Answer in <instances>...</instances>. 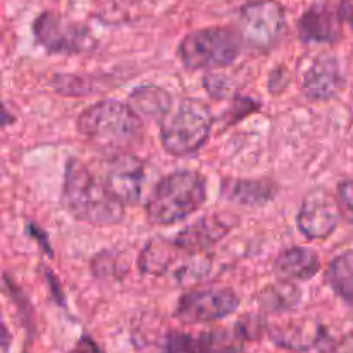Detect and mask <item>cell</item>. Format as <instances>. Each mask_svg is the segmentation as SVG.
I'll use <instances>...</instances> for the list:
<instances>
[{"label": "cell", "instance_id": "cell-14", "mask_svg": "<svg viewBox=\"0 0 353 353\" xmlns=\"http://www.w3.org/2000/svg\"><path fill=\"white\" fill-rule=\"evenodd\" d=\"M228 231H230V224H226V221L221 216L202 217L195 224L183 230L174 243L179 250L196 254L216 245L221 238L226 236Z\"/></svg>", "mask_w": 353, "mask_h": 353}, {"label": "cell", "instance_id": "cell-11", "mask_svg": "<svg viewBox=\"0 0 353 353\" xmlns=\"http://www.w3.org/2000/svg\"><path fill=\"white\" fill-rule=\"evenodd\" d=\"M100 178L105 183L109 192L123 203L131 207L140 200L143 185V164L130 152L112 154L102 164Z\"/></svg>", "mask_w": 353, "mask_h": 353}, {"label": "cell", "instance_id": "cell-16", "mask_svg": "<svg viewBox=\"0 0 353 353\" xmlns=\"http://www.w3.org/2000/svg\"><path fill=\"white\" fill-rule=\"evenodd\" d=\"M319 257L316 252L303 247L288 248L281 252L276 259L274 269L283 279H296V281H305V279L314 278L319 271Z\"/></svg>", "mask_w": 353, "mask_h": 353}, {"label": "cell", "instance_id": "cell-13", "mask_svg": "<svg viewBox=\"0 0 353 353\" xmlns=\"http://www.w3.org/2000/svg\"><path fill=\"white\" fill-rule=\"evenodd\" d=\"M302 88L305 95L314 100H327L336 97L338 92L343 88V76L336 59H316L303 74Z\"/></svg>", "mask_w": 353, "mask_h": 353}, {"label": "cell", "instance_id": "cell-21", "mask_svg": "<svg viewBox=\"0 0 353 353\" xmlns=\"http://www.w3.org/2000/svg\"><path fill=\"white\" fill-rule=\"evenodd\" d=\"M299 299L300 293L296 286L281 283L278 286H269V290L264 295V305H269L271 309L276 310H286L295 307L299 303Z\"/></svg>", "mask_w": 353, "mask_h": 353}, {"label": "cell", "instance_id": "cell-2", "mask_svg": "<svg viewBox=\"0 0 353 353\" xmlns=\"http://www.w3.org/2000/svg\"><path fill=\"white\" fill-rule=\"evenodd\" d=\"M78 130L97 147L112 154L128 152L143 133V124L130 105L103 100L88 107L78 117Z\"/></svg>", "mask_w": 353, "mask_h": 353}, {"label": "cell", "instance_id": "cell-4", "mask_svg": "<svg viewBox=\"0 0 353 353\" xmlns=\"http://www.w3.org/2000/svg\"><path fill=\"white\" fill-rule=\"evenodd\" d=\"M240 31L226 26H210L192 31L181 40L178 55L188 69L224 68L241 54Z\"/></svg>", "mask_w": 353, "mask_h": 353}, {"label": "cell", "instance_id": "cell-22", "mask_svg": "<svg viewBox=\"0 0 353 353\" xmlns=\"http://www.w3.org/2000/svg\"><path fill=\"white\" fill-rule=\"evenodd\" d=\"M336 200L341 210V217L353 224V179H347L338 186Z\"/></svg>", "mask_w": 353, "mask_h": 353}, {"label": "cell", "instance_id": "cell-20", "mask_svg": "<svg viewBox=\"0 0 353 353\" xmlns=\"http://www.w3.org/2000/svg\"><path fill=\"white\" fill-rule=\"evenodd\" d=\"M224 195L241 203H265L274 196V186L265 181H226Z\"/></svg>", "mask_w": 353, "mask_h": 353}, {"label": "cell", "instance_id": "cell-19", "mask_svg": "<svg viewBox=\"0 0 353 353\" xmlns=\"http://www.w3.org/2000/svg\"><path fill=\"white\" fill-rule=\"evenodd\" d=\"M326 278L334 293L353 305V250L338 255L331 262Z\"/></svg>", "mask_w": 353, "mask_h": 353}, {"label": "cell", "instance_id": "cell-18", "mask_svg": "<svg viewBox=\"0 0 353 353\" xmlns=\"http://www.w3.org/2000/svg\"><path fill=\"white\" fill-rule=\"evenodd\" d=\"M178 250L179 248L176 247L174 241L154 240L143 248L140 259H138V265L147 274L161 276L176 261V252Z\"/></svg>", "mask_w": 353, "mask_h": 353}, {"label": "cell", "instance_id": "cell-5", "mask_svg": "<svg viewBox=\"0 0 353 353\" xmlns=\"http://www.w3.org/2000/svg\"><path fill=\"white\" fill-rule=\"evenodd\" d=\"M212 130L209 107L199 100H183L161 123V141L172 155H190L199 150Z\"/></svg>", "mask_w": 353, "mask_h": 353}, {"label": "cell", "instance_id": "cell-24", "mask_svg": "<svg viewBox=\"0 0 353 353\" xmlns=\"http://www.w3.org/2000/svg\"><path fill=\"white\" fill-rule=\"evenodd\" d=\"M71 353H103V352L100 350L99 345H97L92 338L85 336L78 341V345H76L74 350Z\"/></svg>", "mask_w": 353, "mask_h": 353}, {"label": "cell", "instance_id": "cell-10", "mask_svg": "<svg viewBox=\"0 0 353 353\" xmlns=\"http://www.w3.org/2000/svg\"><path fill=\"white\" fill-rule=\"evenodd\" d=\"M250 338L243 323L233 330H214L209 333L169 334L162 353H241Z\"/></svg>", "mask_w": 353, "mask_h": 353}, {"label": "cell", "instance_id": "cell-23", "mask_svg": "<svg viewBox=\"0 0 353 353\" xmlns=\"http://www.w3.org/2000/svg\"><path fill=\"white\" fill-rule=\"evenodd\" d=\"M330 353H353V333L345 334L341 340L331 345Z\"/></svg>", "mask_w": 353, "mask_h": 353}, {"label": "cell", "instance_id": "cell-8", "mask_svg": "<svg viewBox=\"0 0 353 353\" xmlns=\"http://www.w3.org/2000/svg\"><path fill=\"white\" fill-rule=\"evenodd\" d=\"M345 24H353L352 0H340L338 3L323 0L302 14L299 19V34L303 41L331 43L340 40Z\"/></svg>", "mask_w": 353, "mask_h": 353}, {"label": "cell", "instance_id": "cell-3", "mask_svg": "<svg viewBox=\"0 0 353 353\" xmlns=\"http://www.w3.org/2000/svg\"><path fill=\"white\" fill-rule=\"evenodd\" d=\"M207 183L200 172L178 171L165 176L152 192L147 216L152 224L169 226L186 219L203 205Z\"/></svg>", "mask_w": 353, "mask_h": 353}, {"label": "cell", "instance_id": "cell-15", "mask_svg": "<svg viewBox=\"0 0 353 353\" xmlns=\"http://www.w3.org/2000/svg\"><path fill=\"white\" fill-rule=\"evenodd\" d=\"M272 340L279 347L290 348V350L305 352L316 348L317 345L326 343V331L316 323L310 321H300V323H290L286 326L276 327L272 331Z\"/></svg>", "mask_w": 353, "mask_h": 353}, {"label": "cell", "instance_id": "cell-7", "mask_svg": "<svg viewBox=\"0 0 353 353\" xmlns=\"http://www.w3.org/2000/svg\"><path fill=\"white\" fill-rule=\"evenodd\" d=\"M286 16L281 3L274 0H254L241 7L240 31L243 43L257 50H269L285 31Z\"/></svg>", "mask_w": 353, "mask_h": 353}, {"label": "cell", "instance_id": "cell-12", "mask_svg": "<svg viewBox=\"0 0 353 353\" xmlns=\"http://www.w3.org/2000/svg\"><path fill=\"white\" fill-rule=\"evenodd\" d=\"M340 217L336 196L330 195L326 190H314L303 199L296 224L309 240H324L334 233Z\"/></svg>", "mask_w": 353, "mask_h": 353}, {"label": "cell", "instance_id": "cell-17", "mask_svg": "<svg viewBox=\"0 0 353 353\" xmlns=\"http://www.w3.org/2000/svg\"><path fill=\"white\" fill-rule=\"evenodd\" d=\"M131 109L134 112H141L145 116L150 117H162L164 119L165 114L171 110L172 100L168 92L157 86H140L134 90L130 97Z\"/></svg>", "mask_w": 353, "mask_h": 353}, {"label": "cell", "instance_id": "cell-6", "mask_svg": "<svg viewBox=\"0 0 353 353\" xmlns=\"http://www.w3.org/2000/svg\"><path fill=\"white\" fill-rule=\"evenodd\" d=\"M33 34L34 40L50 54L76 55L97 47L95 37L85 24L52 10H45L34 19Z\"/></svg>", "mask_w": 353, "mask_h": 353}, {"label": "cell", "instance_id": "cell-1", "mask_svg": "<svg viewBox=\"0 0 353 353\" xmlns=\"http://www.w3.org/2000/svg\"><path fill=\"white\" fill-rule=\"evenodd\" d=\"M62 202L71 216L93 226H112L124 216L123 203L109 192L102 178L78 159H71L65 165Z\"/></svg>", "mask_w": 353, "mask_h": 353}, {"label": "cell", "instance_id": "cell-9", "mask_svg": "<svg viewBox=\"0 0 353 353\" xmlns=\"http://www.w3.org/2000/svg\"><path fill=\"white\" fill-rule=\"evenodd\" d=\"M240 299L230 288L193 290L178 300L176 317L186 324L212 323L236 312Z\"/></svg>", "mask_w": 353, "mask_h": 353}]
</instances>
